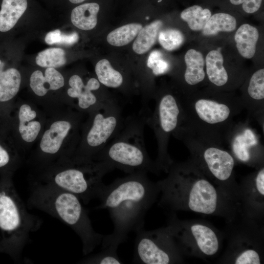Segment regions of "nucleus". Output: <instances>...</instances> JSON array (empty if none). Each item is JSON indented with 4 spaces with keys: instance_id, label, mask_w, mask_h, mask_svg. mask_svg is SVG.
<instances>
[{
    "instance_id": "f257e3e1",
    "label": "nucleus",
    "mask_w": 264,
    "mask_h": 264,
    "mask_svg": "<svg viewBox=\"0 0 264 264\" xmlns=\"http://www.w3.org/2000/svg\"><path fill=\"white\" fill-rule=\"evenodd\" d=\"M167 176L156 182L159 205L172 211H186L224 218L227 222L240 213L236 199L214 183L191 160L171 165Z\"/></svg>"
},
{
    "instance_id": "f03ea898",
    "label": "nucleus",
    "mask_w": 264,
    "mask_h": 264,
    "mask_svg": "<svg viewBox=\"0 0 264 264\" xmlns=\"http://www.w3.org/2000/svg\"><path fill=\"white\" fill-rule=\"evenodd\" d=\"M160 190L147 173L137 172L115 179L105 185L96 209H107L113 223L111 234L104 235L102 248L109 245L118 247L132 231L144 226L145 215L155 202Z\"/></svg>"
},
{
    "instance_id": "7ed1b4c3",
    "label": "nucleus",
    "mask_w": 264,
    "mask_h": 264,
    "mask_svg": "<svg viewBox=\"0 0 264 264\" xmlns=\"http://www.w3.org/2000/svg\"><path fill=\"white\" fill-rule=\"evenodd\" d=\"M81 199L74 194L52 185L34 181L28 205L59 220L79 237L84 254L91 253L102 241L104 235L93 228Z\"/></svg>"
},
{
    "instance_id": "20e7f679",
    "label": "nucleus",
    "mask_w": 264,
    "mask_h": 264,
    "mask_svg": "<svg viewBox=\"0 0 264 264\" xmlns=\"http://www.w3.org/2000/svg\"><path fill=\"white\" fill-rule=\"evenodd\" d=\"M12 176L0 175V253L18 262L31 235L39 229L42 221L27 210L16 190Z\"/></svg>"
},
{
    "instance_id": "39448f33",
    "label": "nucleus",
    "mask_w": 264,
    "mask_h": 264,
    "mask_svg": "<svg viewBox=\"0 0 264 264\" xmlns=\"http://www.w3.org/2000/svg\"><path fill=\"white\" fill-rule=\"evenodd\" d=\"M181 104L184 120L180 129L220 146L228 140L234 118L244 108L240 100L207 97Z\"/></svg>"
},
{
    "instance_id": "423d86ee",
    "label": "nucleus",
    "mask_w": 264,
    "mask_h": 264,
    "mask_svg": "<svg viewBox=\"0 0 264 264\" xmlns=\"http://www.w3.org/2000/svg\"><path fill=\"white\" fill-rule=\"evenodd\" d=\"M85 115L67 106L47 115L43 132L29 160L35 169L72 157Z\"/></svg>"
},
{
    "instance_id": "0eeeda50",
    "label": "nucleus",
    "mask_w": 264,
    "mask_h": 264,
    "mask_svg": "<svg viewBox=\"0 0 264 264\" xmlns=\"http://www.w3.org/2000/svg\"><path fill=\"white\" fill-rule=\"evenodd\" d=\"M35 170L36 181L72 193L86 204L98 198L105 185L103 176L112 171L101 162H78L68 157Z\"/></svg>"
},
{
    "instance_id": "6e6552de",
    "label": "nucleus",
    "mask_w": 264,
    "mask_h": 264,
    "mask_svg": "<svg viewBox=\"0 0 264 264\" xmlns=\"http://www.w3.org/2000/svg\"><path fill=\"white\" fill-rule=\"evenodd\" d=\"M146 119H131L96 155L93 161L101 162L112 170L129 174L137 172L157 173L155 163L150 158L143 138Z\"/></svg>"
},
{
    "instance_id": "1a4fd4ad",
    "label": "nucleus",
    "mask_w": 264,
    "mask_h": 264,
    "mask_svg": "<svg viewBox=\"0 0 264 264\" xmlns=\"http://www.w3.org/2000/svg\"><path fill=\"white\" fill-rule=\"evenodd\" d=\"M183 141L191 154V160L214 183L237 199L238 184L235 180L233 155L219 145L179 129L174 135Z\"/></svg>"
},
{
    "instance_id": "9d476101",
    "label": "nucleus",
    "mask_w": 264,
    "mask_h": 264,
    "mask_svg": "<svg viewBox=\"0 0 264 264\" xmlns=\"http://www.w3.org/2000/svg\"><path fill=\"white\" fill-rule=\"evenodd\" d=\"M87 115L78 144L70 158L78 162L93 161L123 125L120 106L113 99Z\"/></svg>"
},
{
    "instance_id": "9b49d317",
    "label": "nucleus",
    "mask_w": 264,
    "mask_h": 264,
    "mask_svg": "<svg viewBox=\"0 0 264 264\" xmlns=\"http://www.w3.org/2000/svg\"><path fill=\"white\" fill-rule=\"evenodd\" d=\"M228 245L221 259L223 263L260 264L264 260V230L262 222L241 214L227 222Z\"/></svg>"
},
{
    "instance_id": "f8f14e48",
    "label": "nucleus",
    "mask_w": 264,
    "mask_h": 264,
    "mask_svg": "<svg viewBox=\"0 0 264 264\" xmlns=\"http://www.w3.org/2000/svg\"><path fill=\"white\" fill-rule=\"evenodd\" d=\"M169 224L183 256L204 259L214 257L220 251L223 235L209 223L179 220L174 214Z\"/></svg>"
},
{
    "instance_id": "ddd939ff",
    "label": "nucleus",
    "mask_w": 264,
    "mask_h": 264,
    "mask_svg": "<svg viewBox=\"0 0 264 264\" xmlns=\"http://www.w3.org/2000/svg\"><path fill=\"white\" fill-rule=\"evenodd\" d=\"M184 115L181 102L171 93L164 94L156 99L155 107L147 120L156 139L158 154L155 161L159 171L168 172L173 161L168 153V144L171 135L182 126Z\"/></svg>"
},
{
    "instance_id": "4468645a",
    "label": "nucleus",
    "mask_w": 264,
    "mask_h": 264,
    "mask_svg": "<svg viewBox=\"0 0 264 264\" xmlns=\"http://www.w3.org/2000/svg\"><path fill=\"white\" fill-rule=\"evenodd\" d=\"M133 262L143 264H179L183 261L182 252L170 225L153 230L143 226L135 231Z\"/></svg>"
},
{
    "instance_id": "2eb2a0df",
    "label": "nucleus",
    "mask_w": 264,
    "mask_h": 264,
    "mask_svg": "<svg viewBox=\"0 0 264 264\" xmlns=\"http://www.w3.org/2000/svg\"><path fill=\"white\" fill-rule=\"evenodd\" d=\"M46 119L44 110L32 101L20 100L14 103L10 127L15 143L22 155L40 139Z\"/></svg>"
},
{
    "instance_id": "dca6fc26",
    "label": "nucleus",
    "mask_w": 264,
    "mask_h": 264,
    "mask_svg": "<svg viewBox=\"0 0 264 264\" xmlns=\"http://www.w3.org/2000/svg\"><path fill=\"white\" fill-rule=\"evenodd\" d=\"M101 83L97 78H89L85 83L81 76L71 75L68 88L63 95V104L86 115L103 106L112 98L99 94Z\"/></svg>"
},
{
    "instance_id": "f3484780",
    "label": "nucleus",
    "mask_w": 264,
    "mask_h": 264,
    "mask_svg": "<svg viewBox=\"0 0 264 264\" xmlns=\"http://www.w3.org/2000/svg\"><path fill=\"white\" fill-rule=\"evenodd\" d=\"M65 85L64 76L54 68H46L44 73L36 70L29 76V86L35 98L32 101L46 115L65 107L60 105L51 94L61 90Z\"/></svg>"
},
{
    "instance_id": "a211bd4d",
    "label": "nucleus",
    "mask_w": 264,
    "mask_h": 264,
    "mask_svg": "<svg viewBox=\"0 0 264 264\" xmlns=\"http://www.w3.org/2000/svg\"><path fill=\"white\" fill-rule=\"evenodd\" d=\"M237 198L241 215L262 221L264 212V165L238 184Z\"/></svg>"
},
{
    "instance_id": "6ab92c4d",
    "label": "nucleus",
    "mask_w": 264,
    "mask_h": 264,
    "mask_svg": "<svg viewBox=\"0 0 264 264\" xmlns=\"http://www.w3.org/2000/svg\"><path fill=\"white\" fill-rule=\"evenodd\" d=\"M228 140H231L232 154L238 160L257 168L263 165L262 149L255 134L249 128L234 126Z\"/></svg>"
},
{
    "instance_id": "aec40b11",
    "label": "nucleus",
    "mask_w": 264,
    "mask_h": 264,
    "mask_svg": "<svg viewBox=\"0 0 264 264\" xmlns=\"http://www.w3.org/2000/svg\"><path fill=\"white\" fill-rule=\"evenodd\" d=\"M4 67V63L0 60V117L10 121L14 100L21 88L22 78L17 69H5Z\"/></svg>"
},
{
    "instance_id": "412c9836",
    "label": "nucleus",
    "mask_w": 264,
    "mask_h": 264,
    "mask_svg": "<svg viewBox=\"0 0 264 264\" xmlns=\"http://www.w3.org/2000/svg\"><path fill=\"white\" fill-rule=\"evenodd\" d=\"M23 156L13 138L10 123L5 121L0 128V175L13 176L22 164Z\"/></svg>"
},
{
    "instance_id": "4be33fe9",
    "label": "nucleus",
    "mask_w": 264,
    "mask_h": 264,
    "mask_svg": "<svg viewBox=\"0 0 264 264\" xmlns=\"http://www.w3.org/2000/svg\"><path fill=\"white\" fill-rule=\"evenodd\" d=\"M248 99L243 103L244 108L262 123L263 120L264 99V69L261 68L251 76L247 88Z\"/></svg>"
},
{
    "instance_id": "5701e85b",
    "label": "nucleus",
    "mask_w": 264,
    "mask_h": 264,
    "mask_svg": "<svg viewBox=\"0 0 264 264\" xmlns=\"http://www.w3.org/2000/svg\"><path fill=\"white\" fill-rule=\"evenodd\" d=\"M27 0H2L0 10V31L11 29L25 11Z\"/></svg>"
},
{
    "instance_id": "b1692460",
    "label": "nucleus",
    "mask_w": 264,
    "mask_h": 264,
    "mask_svg": "<svg viewBox=\"0 0 264 264\" xmlns=\"http://www.w3.org/2000/svg\"><path fill=\"white\" fill-rule=\"evenodd\" d=\"M235 41L239 53L246 59L255 55L256 44L259 39L257 29L248 24H243L236 32Z\"/></svg>"
},
{
    "instance_id": "393cba45",
    "label": "nucleus",
    "mask_w": 264,
    "mask_h": 264,
    "mask_svg": "<svg viewBox=\"0 0 264 264\" xmlns=\"http://www.w3.org/2000/svg\"><path fill=\"white\" fill-rule=\"evenodd\" d=\"M186 68L184 74L185 82L195 86L202 82L205 77V61L202 54L194 49L188 50L184 56Z\"/></svg>"
},
{
    "instance_id": "a878e982",
    "label": "nucleus",
    "mask_w": 264,
    "mask_h": 264,
    "mask_svg": "<svg viewBox=\"0 0 264 264\" xmlns=\"http://www.w3.org/2000/svg\"><path fill=\"white\" fill-rule=\"evenodd\" d=\"M206 71L209 81L218 87L225 85L229 76L223 66V57L219 50L210 51L205 59Z\"/></svg>"
},
{
    "instance_id": "bb28decb",
    "label": "nucleus",
    "mask_w": 264,
    "mask_h": 264,
    "mask_svg": "<svg viewBox=\"0 0 264 264\" xmlns=\"http://www.w3.org/2000/svg\"><path fill=\"white\" fill-rule=\"evenodd\" d=\"M99 9V5L95 2L80 5L72 10L71 21L75 26L80 29H92L97 24V16Z\"/></svg>"
},
{
    "instance_id": "cd10ccee",
    "label": "nucleus",
    "mask_w": 264,
    "mask_h": 264,
    "mask_svg": "<svg viewBox=\"0 0 264 264\" xmlns=\"http://www.w3.org/2000/svg\"><path fill=\"white\" fill-rule=\"evenodd\" d=\"M162 25L161 21L156 20L142 27L132 44L133 51L143 54L149 51L155 44Z\"/></svg>"
},
{
    "instance_id": "c85d7f7f",
    "label": "nucleus",
    "mask_w": 264,
    "mask_h": 264,
    "mask_svg": "<svg viewBox=\"0 0 264 264\" xmlns=\"http://www.w3.org/2000/svg\"><path fill=\"white\" fill-rule=\"evenodd\" d=\"M95 72L98 80L105 87L117 88H121L124 83V76L114 69L107 59H102L97 63Z\"/></svg>"
},
{
    "instance_id": "c756f323",
    "label": "nucleus",
    "mask_w": 264,
    "mask_h": 264,
    "mask_svg": "<svg viewBox=\"0 0 264 264\" xmlns=\"http://www.w3.org/2000/svg\"><path fill=\"white\" fill-rule=\"evenodd\" d=\"M236 20L232 16L224 13H216L210 17L202 33L205 36H212L219 32H232L236 27Z\"/></svg>"
},
{
    "instance_id": "7c9ffc66",
    "label": "nucleus",
    "mask_w": 264,
    "mask_h": 264,
    "mask_svg": "<svg viewBox=\"0 0 264 264\" xmlns=\"http://www.w3.org/2000/svg\"><path fill=\"white\" fill-rule=\"evenodd\" d=\"M142 27V25L138 23H131L121 26L108 34L107 42L115 46L125 45L136 38Z\"/></svg>"
},
{
    "instance_id": "2f4dec72",
    "label": "nucleus",
    "mask_w": 264,
    "mask_h": 264,
    "mask_svg": "<svg viewBox=\"0 0 264 264\" xmlns=\"http://www.w3.org/2000/svg\"><path fill=\"white\" fill-rule=\"evenodd\" d=\"M211 16L208 9H203L198 5H193L183 10L180 14L181 18L185 21L189 28L194 31L202 30Z\"/></svg>"
},
{
    "instance_id": "473e14b6",
    "label": "nucleus",
    "mask_w": 264,
    "mask_h": 264,
    "mask_svg": "<svg viewBox=\"0 0 264 264\" xmlns=\"http://www.w3.org/2000/svg\"><path fill=\"white\" fill-rule=\"evenodd\" d=\"M35 61L38 66L42 67H60L66 62L65 51L60 48H47L38 54Z\"/></svg>"
},
{
    "instance_id": "72a5a7b5",
    "label": "nucleus",
    "mask_w": 264,
    "mask_h": 264,
    "mask_svg": "<svg viewBox=\"0 0 264 264\" xmlns=\"http://www.w3.org/2000/svg\"><path fill=\"white\" fill-rule=\"evenodd\" d=\"M117 247L109 245L102 251L82 260L81 263L96 264H120L123 263L117 255Z\"/></svg>"
},
{
    "instance_id": "f704fd0d",
    "label": "nucleus",
    "mask_w": 264,
    "mask_h": 264,
    "mask_svg": "<svg viewBox=\"0 0 264 264\" xmlns=\"http://www.w3.org/2000/svg\"><path fill=\"white\" fill-rule=\"evenodd\" d=\"M158 39L165 49L172 51L177 49L183 44L184 38L178 30L168 29L161 31L158 34Z\"/></svg>"
},
{
    "instance_id": "c9c22d12",
    "label": "nucleus",
    "mask_w": 264,
    "mask_h": 264,
    "mask_svg": "<svg viewBox=\"0 0 264 264\" xmlns=\"http://www.w3.org/2000/svg\"><path fill=\"white\" fill-rule=\"evenodd\" d=\"M79 36L77 33L64 34L59 29L51 31L46 35L45 42L49 45L53 44L72 45L77 42Z\"/></svg>"
},
{
    "instance_id": "e433bc0d",
    "label": "nucleus",
    "mask_w": 264,
    "mask_h": 264,
    "mask_svg": "<svg viewBox=\"0 0 264 264\" xmlns=\"http://www.w3.org/2000/svg\"><path fill=\"white\" fill-rule=\"evenodd\" d=\"M169 69L168 63L162 58L158 59L153 64L151 69L154 75H159L167 72Z\"/></svg>"
},
{
    "instance_id": "4c0bfd02",
    "label": "nucleus",
    "mask_w": 264,
    "mask_h": 264,
    "mask_svg": "<svg viewBox=\"0 0 264 264\" xmlns=\"http://www.w3.org/2000/svg\"><path fill=\"white\" fill-rule=\"evenodd\" d=\"M263 0H244L242 3L243 10L247 13L252 14L257 11L261 7Z\"/></svg>"
},
{
    "instance_id": "58836bf2",
    "label": "nucleus",
    "mask_w": 264,
    "mask_h": 264,
    "mask_svg": "<svg viewBox=\"0 0 264 264\" xmlns=\"http://www.w3.org/2000/svg\"><path fill=\"white\" fill-rule=\"evenodd\" d=\"M162 58L161 53L158 50H154L152 51L147 61V66L151 69L153 64L155 62L159 59Z\"/></svg>"
},
{
    "instance_id": "ea45409f",
    "label": "nucleus",
    "mask_w": 264,
    "mask_h": 264,
    "mask_svg": "<svg viewBox=\"0 0 264 264\" xmlns=\"http://www.w3.org/2000/svg\"><path fill=\"white\" fill-rule=\"evenodd\" d=\"M244 0H230L231 3L234 5H239L242 4Z\"/></svg>"
},
{
    "instance_id": "a19ab883",
    "label": "nucleus",
    "mask_w": 264,
    "mask_h": 264,
    "mask_svg": "<svg viewBox=\"0 0 264 264\" xmlns=\"http://www.w3.org/2000/svg\"><path fill=\"white\" fill-rule=\"evenodd\" d=\"M72 3H79L87 0H69Z\"/></svg>"
}]
</instances>
